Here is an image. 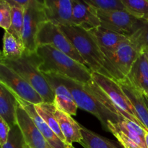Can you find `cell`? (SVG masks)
I'll return each instance as SVG.
<instances>
[{
  "label": "cell",
  "mask_w": 148,
  "mask_h": 148,
  "mask_svg": "<svg viewBox=\"0 0 148 148\" xmlns=\"http://www.w3.org/2000/svg\"><path fill=\"white\" fill-rule=\"evenodd\" d=\"M53 75L70 91L78 108L95 116L105 131L109 132V122L116 124L126 119L92 78L87 83H82L62 75Z\"/></svg>",
  "instance_id": "obj_1"
},
{
  "label": "cell",
  "mask_w": 148,
  "mask_h": 148,
  "mask_svg": "<svg viewBox=\"0 0 148 148\" xmlns=\"http://www.w3.org/2000/svg\"><path fill=\"white\" fill-rule=\"evenodd\" d=\"M59 27L91 72L99 73L116 82L125 78L108 60L88 30L75 25H61Z\"/></svg>",
  "instance_id": "obj_2"
},
{
  "label": "cell",
  "mask_w": 148,
  "mask_h": 148,
  "mask_svg": "<svg viewBox=\"0 0 148 148\" xmlns=\"http://www.w3.org/2000/svg\"><path fill=\"white\" fill-rule=\"evenodd\" d=\"M36 53L42 60L39 69L43 74H56L82 83L92 79V72L89 68L53 46H39Z\"/></svg>",
  "instance_id": "obj_3"
},
{
  "label": "cell",
  "mask_w": 148,
  "mask_h": 148,
  "mask_svg": "<svg viewBox=\"0 0 148 148\" xmlns=\"http://www.w3.org/2000/svg\"><path fill=\"white\" fill-rule=\"evenodd\" d=\"M0 62L5 64L22 77L40 95L43 103L54 102V93L44 75L39 69L42 60L36 51H25L20 57L14 59L0 58Z\"/></svg>",
  "instance_id": "obj_4"
},
{
  "label": "cell",
  "mask_w": 148,
  "mask_h": 148,
  "mask_svg": "<svg viewBox=\"0 0 148 148\" xmlns=\"http://www.w3.org/2000/svg\"><path fill=\"white\" fill-rule=\"evenodd\" d=\"M92 78L108 95L116 107L119 113L124 119L136 123L146 130L137 118V115L131 101L129 100L116 81L96 72H92Z\"/></svg>",
  "instance_id": "obj_5"
},
{
  "label": "cell",
  "mask_w": 148,
  "mask_h": 148,
  "mask_svg": "<svg viewBox=\"0 0 148 148\" xmlns=\"http://www.w3.org/2000/svg\"><path fill=\"white\" fill-rule=\"evenodd\" d=\"M36 45L37 47L45 45L53 46L81 64L87 66L84 59L61 30L59 26L50 22H45L40 26L36 36Z\"/></svg>",
  "instance_id": "obj_6"
},
{
  "label": "cell",
  "mask_w": 148,
  "mask_h": 148,
  "mask_svg": "<svg viewBox=\"0 0 148 148\" xmlns=\"http://www.w3.org/2000/svg\"><path fill=\"white\" fill-rule=\"evenodd\" d=\"M47 22L43 7V1L30 0L25 7L24 23L22 31V40L25 51L34 52L37 49L36 36L42 23Z\"/></svg>",
  "instance_id": "obj_7"
},
{
  "label": "cell",
  "mask_w": 148,
  "mask_h": 148,
  "mask_svg": "<svg viewBox=\"0 0 148 148\" xmlns=\"http://www.w3.org/2000/svg\"><path fill=\"white\" fill-rule=\"evenodd\" d=\"M0 83L15 98L36 105L43 103L40 95L12 69L0 62Z\"/></svg>",
  "instance_id": "obj_8"
},
{
  "label": "cell",
  "mask_w": 148,
  "mask_h": 148,
  "mask_svg": "<svg viewBox=\"0 0 148 148\" xmlns=\"http://www.w3.org/2000/svg\"><path fill=\"white\" fill-rule=\"evenodd\" d=\"M97 11L101 26L128 38L137 31L143 23L127 11Z\"/></svg>",
  "instance_id": "obj_9"
},
{
  "label": "cell",
  "mask_w": 148,
  "mask_h": 148,
  "mask_svg": "<svg viewBox=\"0 0 148 148\" xmlns=\"http://www.w3.org/2000/svg\"><path fill=\"white\" fill-rule=\"evenodd\" d=\"M140 53L128 38L122 42L115 51L105 56L116 69L126 77L130 74Z\"/></svg>",
  "instance_id": "obj_10"
},
{
  "label": "cell",
  "mask_w": 148,
  "mask_h": 148,
  "mask_svg": "<svg viewBox=\"0 0 148 148\" xmlns=\"http://www.w3.org/2000/svg\"><path fill=\"white\" fill-rule=\"evenodd\" d=\"M17 124L29 148H52L28 114L19 103L17 106Z\"/></svg>",
  "instance_id": "obj_11"
},
{
  "label": "cell",
  "mask_w": 148,
  "mask_h": 148,
  "mask_svg": "<svg viewBox=\"0 0 148 148\" xmlns=\"http://www.w3.org/2000/svg\"><path fill=\"white\" fill-rule=\"evenodd\" d=\"M43 7L47 22L56 25H72V0H44Z\"/></svg>",
  "instance_id": "obj_12"
},
{
  "label": "cell",
  "mask_w": 148,
  "mask_h": 148,
  "mask_svg": "<svg viewBox=\"0 0 148 148\" xmlns=\"http://www.w3.org/2000/svg\"><path fill=\"white\" fill-rule=\"evenodd\" d=\"M54 93V105L59 111L71 116L77 114L78 106L70 91L53 74H43Z\"/></svg>",
  "instance_id": "obj_13"
},
{
  "label": "cell",
  "mask_w": 148,
  "mask_h": 148,
  "mask_svg": "<svg viewBox=\"0 0 148 148\" xmlns=\"http://www.w3.org/2000/svg\"><path fill=\"white\" fill-rule=\"evenodd\" d=\"M72 25L87 30L101 26V20L95 7L82 0H72Z\"/></svg>",
  "instance_id": "obj_14"
},
{
  "label": "cell",
  "mask_w": 148,
  "mask_h": 148,
  "mask_svg": "<svg viewBox=\"0 0 148 148\" xmlns=\"http://www.w3.org/2000/svg\"><path fill=\"white\" fill-rule=\"evenodd\" d=\"M17 103L25 110L28 114L31 119L36 124V127L40 132L42 135L44 137L46 141L51 146L52 148H75L71 145H68L65 142L62 141L54 132L53 130L47 125L46 122L41 119V117L38 114L34 108V105L30 103L26 102L23 100L16 98Z\"/></svg>",
  "instance_id": "obj_15"
},
{
  "label": "cell",
  "mask_w": 148,
  "mask_h": 148,
  "mask_svg": "<svg viewBox=\"0 0 148 148\" xmlns=\"http://www.w3.org/2000/svg\"><path fill=\"white\" fill-rule=\"evenodd\" d=\"M117 83L131 101L137 118L148 132V108L145 102L144 93L132 85L127 77L121 80L117 81Z\"/></svg>",
  "instance_id": "obj_16"
},
{
  "label": "cell",
  "mask_w": 148,
  "mask_h": 148,
  "mask_svg": "<svg viewBox=\"0 0 148 148\" xmlns=\"http://www.w3.org/2000/svg\"><path fill=\"white\" fill-rule=\"evenodd\" d=\"M88 31L97 42L104 55L115 51L122 42L128 39V38L104 28L102 26L95 27Z\"/></svg>",
  "instance_id": "obj_17"
},
{
  "label": "cell",
  "mask_w": 148,
  "mask_h": 148,
  "mask_svg": "<svg viewBox=\"0 0 148 148\" xmlns=\"http://www.w3.org/2000/svg\"><path fill=\"white\" fill-rule=\"evenodd\" d=\"M55 116L66 143L71 145L73 143H80L82 140L80 125L71 115L56 109Z\"/></svg>",
  "instance_id": "obj_18"
},
{
  "label": "cell",
  "mask_w": 148,
  "mask_h": 148,
  "mask_svg": "<svg viewBox=\"0 0 148 148\" xmlns=\"http://www.w3.org/2000/svg\"><path fill=\"white\" fill-rule=\"evenodd\" d=\"M17 104L15 96L0 83V116L10 128L17 124Z\"/></svg>",
  "instance_id": "obj_19"
},
{
  "label": "cell",
  "mask_w": 148,
  "mask_h": 148,
  "mask_svg": "<svg viewBox=\"0 0 148 148\" xmlns=\"http://www.w3.org/2000/svg\"><path fill=\"white\" fill-rule=\"evenodd\" d=\"M127 77L143 93L148 92V62L143 52L140 53Z\"/></svg>",
  "instance_id": "obj_20"
},
{
  "label": "cell",
  "mask_w": 148,
  "mask_h": 148,
  "mask_svg": "<svg viewBox=\"0 0 148 148\" xmlns=\"http://www.w3.org/2000/svg\"><path fill=\"white\" fill-rule=\"evenodd\" d=\"M82 140L79 144L84 148H122L119 143L108 140L80 125Z\"/></svg>",
  "instance_id": "obj_21"
},
{
  "label": "cell",
  "mask_w": 148,
  "mask_h": 148,
  "mask_svg": "<svg viewBox=\"0 0 148 148\" xmlns=\"http://www.w3.org/2000/svg\"><path fill=\"white\" fill-rule=\"evenodd\" d=\"M113 124L140 148H147L145 137L148 132L144 128L128 119H124L116 124L113 123Z\"/></svg>",
  "instance_id": "obj_22"
},
{
  "label": "cell",
  "mask_w": 148,
  "mask_h": 148,
  "mask_svg": "<svg viewBox=\"0 0 148 148\" xmlns=\"http://www.w3.org/2000/svg\"><path fill=\"white\" fill-rule=\"evenodd\" d=\"M34 108L36 112L41 117L42 119L47 124V125L51 129L53 132L62 140L65 142V139L61 132L58 121L55 116V112L56 111V107L54 103H41L34 105ZM69 145V144H68Z\"/></svg>",
  "instance_id": "obj_23"
},
{
  "label": "cell",
  "mask_w": 148,
  "mask_h": 148,
  "mask_svg": "<svg viewBox=\"0 0 148 148\" xmlns=\"http://www.w3.org/2000/svg\"><path fill=\"white\" fill-rule=\"evenodd\" d=\"M25 51L23 40L17 38L9 32L5 31L3 37V51L1 58L14 59L20 57Z\"/></svg>",
  "instance_id": "obj_24"
},
{
  "label": "cell",
  "mask_w": 148,
  "mask_h": 148,
  "mask_svg": "<svg viewBox=\"0 0 148 148\" xmlns=\"http://www.w3.org/2000/svg\"><path fill=\"white\" fill-rule=\"evenodd\" d=\"M7 1L11 6V25L7 32L22 40L25 8L16 4L13 0H7Z\"/></svg>",
  "instance_id": "obj_25"
},
{
  "label": "cell",
  "mask_w": 148,
  "mask_h": 148,
  "mask_svg": "<svg viewBox=\"0 0 148 148\" xmlns=\"http://www.w3.org/2000/svg\"><path fill=\"white\" fill-rule=\"evenodd\" d=\"M126 11L142 21H148V0H121Z\"/></svg>",
  "instance_id": "obj_26"
},
{
  "label": "cell",
  "mask_w": 148,
  "mask_h": 148,
  "mask_svg": "<svg viewBox=\"0 0 148 148\" xmlns=\"http://www.w3.org/2000/svg\"><path fill=\"white\" fill-rule=\"evenodd\" d=\"M129 39L140 52L148 51V21H143L140 28Z\"/></svg>",
  "instance_id": "obj_27"
},
{
  "label": "cell",
  "mask_w": 148,
  "mask_h": 148,
  "mask_svg": "<svg viewBox=\"0 0 148 148\" xmlns=\"http://www.w3.org/2000/svg\"><path fill=\"white\" fill-rule=\"evenodd\" d=\"M97 10L104 12L126 11L121 0H85Z\"/></svg>",
  "instance_id": "obj_28"
},
{
  "label": "cell",
  "mask_w": 148,
  "mask_h": 148,
  "mask_svg": "<svg viewBox=\"0 0 148 148\" xmlns=\"http://www.w3.org/2000/svg\"><path fill=\"white\" fill-rule=\"evenodd\" d=\"M1 148H29L17 124L10 128L7 143Z\"/></svg>",
  "instance_id": "obj_29"
},
{
  "label": "cell",
  "mask_w": 148,
  "mask_h": 148,
  "mask_svg": "<svg viewBox=\"0 0 148 148\" xmlns=\"http://www.w3.org/2000/svg\"><path fill=\"white\" fill-rule=\"evenodd\" d=\"M11 25V6L7 0H0V27L5 31Z\"/></svg>",
  "instance_id": "obj_30"
},
{
  "label": "cell",
  "mask_w": 148,
  "mask_h": 148,
  "mask_svg": "<svg viewBox=\"0 0 148 148\" xmlns=\"http://www.w3.org/2000/svg\"><path fill=\"white\" fill-rule=\"evenodd\" d=\"M10 127L7 121L0 116V148H1L7 143Z\"/></svg>",
  "instance_id": "obj_31"
},
{
  "label": "cell",
  "mask_w": 148,
  "mask_h": 148,
  "mask_svg": "<svg viewBox=\"0 0 148 148\" xmlns=\"http://www.w3.org/2000/svg\"><path fill=\"white\" fill-rule=\"evenodd\" d=\"M145 143L147 148H148V132L145 134Z\"/></svg>",
  "instance_id": "obj_32"
},
{
  "label": "cell",
  "mask_w": 148,
  "mask_h": 148,
  "mask_svg": "<svg viewBox=\"0 0 148 148\" xmlns=\"http://www.w3.org/2000/svg\"><path fill=\"white\" fill-rule=\"evenodd\" d=\"M143 52L145 53V56H146V58H147V60L148 62V51H143Z\"/></svg>",
  "instance_id": "obj_33"
},
{
  "label": "cell",
  "mask_w": 148,
  "mask_h": 148,
  "mask_svg": "<svg viewBox=\"0 0 148 148\" xmlns=\"http://www.w3.org/2000/svg\"><path fill=\"white\" fill-rule=\"evenodd\" d=\"M144 96H145V95H144ZM144 99H145V102L146 105H147V108H148V99H147V98H146L145 96L144 97Z\"/></svg>",
  "instance_id": "obj_34"
},
{
  "label": "cell",
  "mask_w": 148,
  "mask_h": 148,
  "mask_svg": "<svg viewBox=\"0 0 148 148\" xmlns=\"http://www.w3.org/2000/svg\"><path fill=\"white\" fill-rule=\"evenodd\" d=\"M144 95H145V96L146 97V98H147L148 99V92H144Z\"/></svg>",
  "instance_id": "obj_35"
},
{
  "label": "cell",
  "mask_w": 148,
  "mask_h": 148,
  "mask_svg": "<svg viewBox=\"0 0 148 148\" xmlns=\"http://www.w3.org/2000/svg\"><path fill=\"white\" fill-rule=\"evenodd\" d=\"M1 56H2V51H1L0 50V58H1Z\"/></svg>",
  "instance_id": "obj_36"
}]
</instances>
